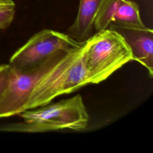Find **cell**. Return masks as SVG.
Wrapping results in <instances>:
<instances>
[{
    "label": "cell",
    "mask_w": 153,
    "mask_h": 153,
    "mask_svg": "<svg viewBox=\"0 0 153 153\" xmlns=\"http://www.w3.org/2000/svg\"><path fill=\"white\" fill-rule=\"evenodd\" d=\"M85 47L86 41L69 50L41 76L32 90L26 110L45 105L57 96L91 84L84 61Z\"/></svg>",
    "instance_id": "obj_1"
},
{
    "label": "cell",
    "mask_w": 153,
    "mask_h": 153,
    "mask_svg": "<svg viewBox=\"0 0 153 153\" xmlns=\"http://www.w3.org/2000/svg\"><path fill=\"white\" fill-rule=\"evenodd\" d=\"M109 29L120 33L130 48L133 60L148 71L150 77L153 76V30L147 27H130L111 23Z\"/></svg>",
    "instance_id": "obj_6"
},
{
    "label": "cell",
    "mask_w": 153,
    "mask_h": 153,
    "mask_svg": "<svg viewBox=\"0 0 153 153\" xmlns=\"http://www.w3.org/2000/svg\"><path fill=\"white\" fill-rule=\"evenodd\" d=\"M68 51H57L29 70L20 71L11 66L8 85L0 97V118L19 115L25 111L38 79L59 62Z\"/></svg>",
    "instance_id": "obj_4"
},
{
    "label": "cell",
    "mask_w": 153,
    "mask_h": 153,
    "mask_svg": "<svg viewBox=\"0 0 153 153\" xmlns=\"http://www.w3.org/2000/svg\"><path fill=\"white\" fill-rule=\"evenodd\" d=\"M15 15V9L0 13V29H5L10 26L13 21Z\"/></svg>",
    "instance_id": "obj_11"
},
{
    "label": "cell",
    "mask_w": 153,
    "mask_h": 153,
    "mask_svg": "<svg viewBox=\"0 0 153 153\" xmlns=\"http://www.w3.org/2000/svg\"><path fill=\"white\" fill-rule=\"evenodd\" d=\"M124 0H104L96 17L94 28L96 32L108 29L114 16Z\"/></svg>",
    "instance_id": "obj_9"
},
{
    "label": "cell",
    "mask_w": 153,
    "mask_h": 153,
    "mask_svg": "<svg viewBox=\"0 0 153 153\" xmlns=\"http://www.w3.org/2000/svg\"><path fill=\"white\" fill-rule=\"evenodd\" d=\"M82 42L75 41L68 34L44 29L33 35L17 50L11 57L9 64L20 71L29 70L57 51L69 50L79 46Z\"/></svg>",
    "instance_id": "obj_5"
},
{
    "label": "cell",
    "mask_w": 153,
    "mask_h": 153,
    "mask_svg": "<svg viewBox=\"0 0 153 153\" xmlns=\"http://www.w3.org/2000/svg\"><path fill=\"white\" fill-rule=\"evenodd\" d=\"M16 8V4L13 0H0V13Z\"/></svg>",
    "instance_id": "obj_12"
},
{
    "label": "cell",
    "mask_w": 153,
    "mask_h": 153,
    "mask_svg": "<svg viewBox=\"0 0 153 153\" xmlns=\"http://www.w3.org/2000/svg\"><path fill=\"white\" fill-rule=\"evenodd\" d=\"M104 0H79L78 14L68 33L75 41L82 42L93 34L97 14Z\"/></svg>",
    "instance_id": "obj_7"
},
{
    "label": "cell",
    "mask_w": 153,
    "mask_h": 153,
    "mask_svg": "<svg viewBox=\"0 0 153 153\" xmlns=\"http://www.w3.org/2000/svg\"><path fill=\"white\" fill-rule=\"evenodd\" d=\"M10 70L11 66L10 64L0 65V97L8 85Z\"/></svg>",
    "instance_id": "obj_10"
},
{
    "label": "cell",
    "mask_w": 153,
    "mask_h": 153,
    "mask_svg": "<svg viewBox=\"0 0 153 153\" xmlns=\"http://www.w3.org/2000/svg\"><path fill=\"white\" fill-rule=\"evenodd\" d=\"M132 60L131 51L124 39L112 29L97 31L86 41L84 61L91 84L102 82Z\"/></svg>",
    "instance_id": "obj_3"
},
{
    "label": "cell",
    "mask_w": 153,
    "mask_h": 153,
    "mask_svg": "<svg viewBox=\"0 0 153 153\" xmlns=\"http://www.w3.org/2000/svg\"><path fill=\"white\" fill-rule=\"evenodd\" d=\"M24 121L0 126V130L39 133L62 129L76 131L87 128L89 117L79 94L48 103L19 114Z\"/></svg>",
    "instance_id": "obj_2"
},
{
    "label": "cell",
    "mask_w": 153,
    "mask_h": 153,
    "mask_svg": "<svg viewBox=\"0 0 153 153\" xmlns=\"http://www.w3.org/2000/svg\"><path fill=\"white\" fill-rule=\"evenodd\" d=\"M111 23L130 27H146L141 20L139 5L136 2L130 0H124L121 2Z\"/></svg>",
    "instance_id": "obj_8"
}]
</instances>
